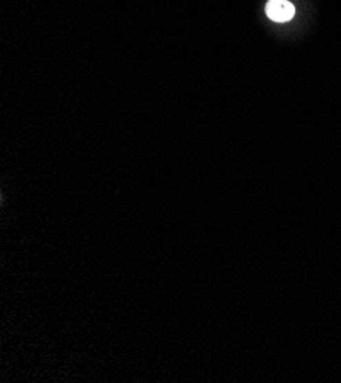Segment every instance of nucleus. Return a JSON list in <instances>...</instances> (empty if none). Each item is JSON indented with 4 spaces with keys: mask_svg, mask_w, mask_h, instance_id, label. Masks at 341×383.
<instances>
[{
    "mask_svg": "<svg viewBox=\"0 0 341 383\" xmlns=\"http://www.w3.org/2000/svg\"><path fill=\"white\" fill-rule=\"evenodd\" d=\"M296 8L288 0H269L267 3V16L277 23H285L294 17Z\"/></svg>",
    "mask_w": 341,
    "mask_h": 383,
    "instance_id": "obj_1",
    "label": "nucleus"
}]
</instances>
